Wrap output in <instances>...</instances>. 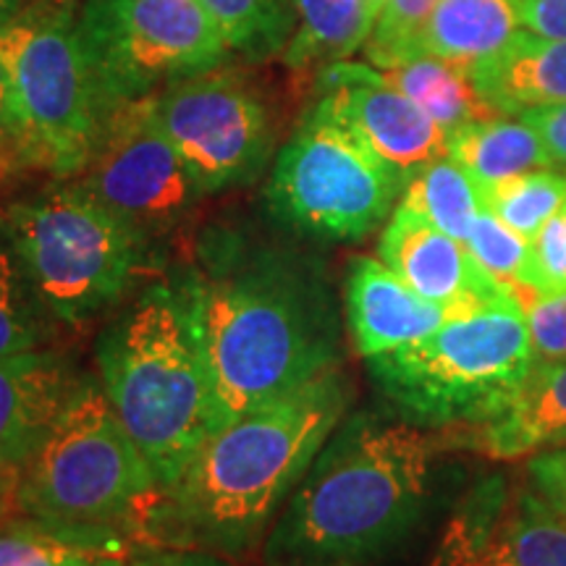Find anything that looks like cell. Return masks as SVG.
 <instances>
[{
    "label": "cell",
    "instance_id": "6da1fadb",
    "mask_svg": "<svg viewBox=\"0 0 566 566\" xmlns=\"http://www.w3.org/2000/svg\"><path fill=\"white\" fill-rule=\"evenodd\" d=\"M181 292L202 338L218 430L338 367L334 296L307 254L221 233Z\"/></svg>",
    "mask_w": 566,
    "mask_h": 566
},
{
    "label": "cell",
    "instance_id": "7a4b0ae2",
    "mask_svg": "<svg viewBox=\"0 0 566 566\" xmlns=\"http://www.w3.org/2000/svg\"><path fill=\"white\" fill-rule=\"evenodd\" d=\"M352 386L342 367L216 430L155 501L150 533L179 546L239 554L286 506L344 422Z\"/></svg>",
    "mask_w": 566,
    "mask_h": 566
},
{
    "label": "cell",
    "instance_id": "3957f363",
    "mask_svg": "<svg viewBox=\"0 0 566 566\" xmlns=\"http://www.w3.org/2000/svg\"><path fill=\"white\" fill-rule=\"evenodd\" d=\"M449 433L354 415L338 424L265 543L271 566L365 562L412 535L433 495V464Z\"/></svg>",
    "mask_w": 566,
    "mask_h": 566
},
{
    "label": "cell",
    "instance_id": "277c9868",
    "mask_svg": "<svg viewBox=\"0 0 566 566\" xmlns=\"http://www.w3.org/2000/svg\"><path fill=\"white\" fill-rule=\"evenodd\" d=\"M101 386L160 488L218 430L202 338L181 286L155 283L126 304L97 344Z\"/></svg>",
    "mask_w": 566,
    "mask_h": 566
},
{
    "label": "cell",
    "instance_id": "5b68a950",
    "mask_svg": "<svg viewBox=\"0 0 566 566\" xmlns=\"http://www.w3.org/2000/svg\"><path fill=\"white\" fill-rule=\"evenodd\" d=\"M535 365L525 302L454 317L422 342L367 357L388 407L424 430H467L493 420Z\"/></svg>",
    "mask_w": 566,
    "mask_h": 566
},
{
    "label": "cell",
    "instance_id": "8992f818",
    "mask_svg": "<svg viewBox=\"0 0 566 566\" xmlns=\"http://www.w3.org/2000/svg\"><path fill=\"white\" fill-rule=\"evenodd\" d=\"M11 66L24 168L84 174L116 105L84 53L66 3H42L0 30Z\"/></svg>",
    "mask_w": 566,
    "mask_h": 566
},
{
    "label": "cell",
    "instance_id": "52a82bcc",
    "mask_svg": "<svg viewBox=\"0 0 566 566\" xmlns=\"http://www.w3.org/2000/svg\"><path fill=\"white\" fill-rule=\"evenodd\" d=\"M6 223L34 292L71 328H84L116 307L139 273L145 237L84 184L13 205Z\"/></svg>",
    "mask_w": 566,
    "mask_h": 566
},
{
    "label": "cell",
    "instance_id": "ba28073f",
    "mask_svg": "<svg viewBox=\"0 0 566 566\" xmlns=\"http://www.w3.org/2000/svg\"><path fill=\"white\" fill-rule=\"evenodd\" d=\"M158 488L150 464L113 412L103 386L84 380L21 472V514L71 525L139 520Z\"/></svg>",
    "mask_w": 566,
    "mask_h": 566
},
{
    "label": "cell",
    "instance_id": "9c48e42d",
    "mask_svg": "<svg viewBox=\"0 0 566 566\" xmlns=\"http://www.w3.org/2000/svg\"><path fill=\"white\" fill-rule=\"evenodd\" d=\"M405 179L325 105L304 116L273 163L271 216L317 242H359L394 212Z\"/></svg>",
    "mask_w": 566,
    "mask_h": 566
},
{
    "label": "cell",
    "instance_id": "30bf717a",
    "mask_svg": "<svg viewBox=\"0 0 566 566\" xmlns=\"http://www.w3.org/2000/svg\"><path fill=\"white\" fill-rule=\"evenodd\" d=\"M76 27L116 108L216 71L231 53L200 0H84Z\"/></svg>",
    "mask_w": 566,
    "mask_h": 566
},
{
    "label": "cell",
    "instance_id": "8fae6325",
    "mask_svg": "<svg viewBox=\"0 0 566 566\" xmlns=\"http://www.w3.org/2000/svg\"><path fill=\"white\" fill-rule=\"evenodd\" d=\"M158 122L200 195L250 184L271 158L260 97L229 71H208L155 95Z\"/></svg>",
    "mask_w": 566,
    "mask_h": 566
},
{
    "label": "cell",
    "instance_id": "7c38bea8",
    "mask_svg": "<svg viewBox=\"0 0 566 566\" xmlns=\"http://www.w3.org/2000/svg\"><path fill=\"white\" fill-rule=\"evenodd\" d=\"M82 184L142 237L174 226L200 197L163 132L155 95L122 103L111 113Z\"/></svg>",
    "mask_w": 566,
    "mask_h": 566
},
{
    "label": "cell",
    "instance_id": "4fadbf2b",
    "mask_svg": "<svg viewBox=\"0 0 566 566\" xmlns=\"http://www.w3.org/2000/svg\"><path fill=\"white\" fill-rule=\"evenodd\" d=\"M433 566H566V516L527 472H488L446 522Z\"/></svg>",
    "mask_w": 566,
    "mask_h": 566
},
{
    "label": "cell",
    "instance_id": "5bb4252c",
    "mask_svg": "<svg viewBox=\"0 0 566 566\" xmlns=\"http://www.w3.org/2000/svg\"><path fill=\"white\" fill-rule=\"evenodd\" d=\"M321 105L344 122L407 181L446 155L449 134L373 63L336 61L323 69Z\"/></svg>",
    "mask_w": 566,
    "mask_h": 566
},
{
    "label": "cell",
    "instance_id": "9a60e30c",
    "mask_svg": "<svg viewBox=\"0 0 566 566\" xmlns=\"http://www.w3.org/2000/svg\"><path fill=\"white\" fill-rule=\"evenodd\" d=\"M378 258L424 300L443 304L457 317L522 302L509 283L493 279L470 247L449 237L415 210L396 205L378 242Z\"/></svg>",
    "mask_w": 566,
    "mask_h": 566
},
{
    "label": "cell",
    "instance_id": "2e32d148",
    "mask_svg": "<svg viewBox=\"0 0 566 566\" xmlns=\"http://www.w3.org/2000/svg\"><path fill=\"white\" fill-rule=\"evenodd\" d=\"M84 380L55 349L0 357V459L24 467Z\"/></svg>",
    "mask_w": 566,
    "mask_h": 566
},
{
    "label": "cell",
    "instance_id": "e0dca14e",
    "mask_svg": "<svg viewBox=\"0 0 566 566\" xmlns=\"http://www.w3.org/2000/svg\"><path fill=\"white\" fill-rule=\"evenodd\" d=\"M346 317L367 359L422 342L457 315L409 289L380 258H359L346 273Z\"/></svg>",
    "mask_w": 566,
    "mask_h": 566
},
{
    "label": "cell",
    "instance_id": "ac0fdd59",
    "mask_svg": "<svg viewBox=\"0 0 566 566\" xmlns=\"http://www.w3.org/2000/svg\"><path fill=\"white\" fill-rule=\"evenodd\" d=\"M451 446L478 451L493 462L530 459L566 443V363L543 365L514 396L504 412L478 428L449 433Z\"/></svg>",
    "mask_w": 566,
    "mask_h": 566
},
{
    "label": "cell",
    "instance_id": "d6986e66",
    "mask_svg": "<svg viewBox=\"0 0 566 566\" xmlns=\"http://www.w3.org/2000/svg\"><path fill=\"white\" fill-rule=\"evenodd\" d=\"M480 97L499 116L566 103V40L516 32L491 59L470 69Z\"/></svg>",
    "mask_w": 566,
    "mask_h": 566
},
{
    "label": "cell",
    "instance_id": "ffe728a7",
    "mask_svg": "<svg viewBox=\"0 0 566 566\" xmlns=\"http://www.w3.org/2000/svg\"><path fill=\"white\" fill-rule=\"evenodd\" d=\"M520 24L516 0H438L412 55H438L472 69L504 51Z\"/></svg>",
    "mask_w": 566,
    "mask_h": 566
},
{
    "label": "cell",
    "instance_id": "44dd1931",
    "mask_svg": "<svg viewBox=\"0 0 566 566\" xmlns=\"http://www.w3.org/2000/svg\"><path fill=\"white\" fill-rule=\"evenodd\" d=\"M446 155L457 160L480 189L514 179V176L556 168L546 142L525 118L509 122L501 116L478 118L449 134Z\"/></svg>",
    "mask_w": 566,
    "mask_h": 566
},
{
    "label": "cell",
    "instance_id": "7402d4cb",
    "mask_svg": "<svg viewBox=\"0 0 566 566\" xmlns=\"http://www.w3.org/2000/svg\"><path fill=\"white\" fill-rule=\"evenodd\" d=\"M396 90L420 105L446 134H454L478 118L499 116L472 84L470 69L438 55L417 53L378 69Z\"/></svg>",
    "mask_w": 566,
    "mask_h": 566
},
{
    "label": "cell",
    "instance_id": "603a6c76",
    "mask_svg": "<svg viewBox=\"0 0 566 566\" xmlns=\"http://www.w3.org/2000/svg\"><path fill=\"white\" fill-rule=\"evenodd\" d=\"M126 554V541L111 525H71L30 514L0 522V566H69Z\"/></svg>",
    "mask_w": 566,
    "mask_h": 566
},
{
    "label": "cell",
    "instance_id": "cb8c5ba5",
    "mask_svg": "<svg viewBox=\"0 0 566 566\" xmlns=\"http://www.w3.org/2000/svg\"><path fill=\"white\" fill-rule=\"evenodd\" d=\"M289 6L296 30L283 53L292 66L344 61L373 34L365 0H289Z\"/></svg>",
    "mask_w": 566,
    "mask_h": 566
},
{
    "label": "cell",
    "instance_id": "d4e9b609",
    "mask_svg": "<svg viewBox=\"0 0 566 566\" xmlns=\"http://www.w3.org/2000/svg\"><path fill=\"white\" fill-rule=\"evenodd\" d=\"M399 205L415 210L449 237L467 242L472 223L485 208V197L478 181L457 160L443 155L407 181Z\"/></svg>",
    "mask_w": 566,
    "mask_h": 566
},
{
    "label": "cell",
    "instance_id": "484cf974",
    "mask_svg": "<svg viewBox=\"0 0 566 566\" xmlns=\"http://www.w3.org/2000/svg\"><path fill=\"white\" fill-rule=\"evenodd\" d=\"M53 321L34 292L9 223L0 221V357L45 349L53 338Z\"/></svg>",
    "mask_w": 566,
    "mask_h": 566
},
{
    "label": "cell",
    "instance_id": "4316f807",
    "mask_svg": "<svg viewBox=\"0 0 566 566\" xmlns=\"http://www.w3.org/2000/svg\"><path fill=\"white\" fill-rule=\"evenodd\" d=\"M218 27L229 51L250 59H268L286 51L294 38V13L289 0H200Z\"/></svg>",
    "mask_w": 566,
    "mask_h": 566
},
{
    "label": "cell",
    "instance_id": "83f0119b",
    "mask_svg": "<svg viewBox=\"0 0 566 566\" xmlns=\"http://www.w3.org/2000/svg\"><path fill=\"white\" fill-rule=\"evenodd\" d=\"M483 197L493 216L533 242L537 231L566 208V174L554 168L530 171L483 189Z\"/></svg>",
    "mask_w": 566,
    "mask_h": 566
},
{
    "label": "cell",
    "instance_id": "f1b7e54d",
    "mask_svg": "<svg viewBox=\"0 0 566 566\" xmlns=\"http://www.w3.org/2000/svg\"><path fill=\"white\" fill-rule=\"evenodd\" d=\"M472 258L485 268L493 279L509 283L516 292H527L533 275V242L483 208L467 237Z\"/></svg>",
    "mask_w": 566,
    "mask_h": 566
},
{
    "label": "cell",
    "instance_id": "f546056e",
    "mask_svg": "<svg viewBox=\"0 0 566 566\" xmlns=\"http://www.w3.org/2000/svg\"><path fill=\"white\" fill-rule=\"evenodd\" d=\"M438 0H388L380 19L375 21L373 34L365 42L367 59L375 69L407 59L415 53L417 38L428 24Z\"/></svg>",
    "mask_w": 566,
    "mask_h": 566
},
{
    "label": "cell",
    "instance_id": "4dcf8cb0",
    "mask_svg": "<svg viewBox=\"0 0 566 566\" xmlns=\"http://www.w3.org/2000/svg\"><path fill=\"white\" fill-rule=\"evenodd\" d=\"M522 302L537 363H566V294H530Z\"/></svg>",
    "mask_w": 566,
    "mask_h": 566
},
{
    "label": "cell",
    "instance_id": "1f68e13d",
    "mask_svg": "<svg viewBox=\"0 0 566 566\" xmlns=\"http://www.w3.org/2000/svg\"><path fill=\"white\" fill-rule=\"evenodd\" d=\"M527 294H566V210L533 239V275Z\"/></svg>",
    "mask_w": 566,
    "mask_h": 566
},
{
    "label": "cell",
    "instance_id": "d6a6232c",
    "mask_svg": "<svg viewBox=\"0 0 566 566\" xmlns=\"http://www.w3.org/2000/svg\"><path fill=\"white\" fill-rule=\"evenodd\" d=\"M17 168H24V158H21L17 105H13L11 66L3 45H0V179Z\"/></svg>",
    "mask_w": 566,
    "mask_h": 566
},
{
    "label": "cell",
    "instance_id": "836d02e7",
    "mask_svg": "<svg viewBox=\"0 0 566 566\" xmlns=\"http://www.w3.org/2000/svg\"><path fill=\"white\" fill-rule=\"evenodd\" d=\"M533 485L566 516V446L537 451L525 464Z\"/></svg>",
    "mask_w": 566,
    "mask_h": 566
},
{
    "label": "cell",
    "instance_id": "e575fe53",
    "mask_svg": "<svg viewBox=\"0 0 566 566\" xmlns=\"http://www.w3.org/2000/svg\"><path fill=\"white\" fill-rule=\"evenodd\" d=\"M522 24L546 40H566V0H516Z\"/></svg>",
    "mask_w": 566,
    "mask_h": 566
},
{
    "label": "cell",
    "instance_id": "d590c367",
    "mask_svg": "<svg viewBox=\"0 0 566 566\" xmlns=\"http://www.w3.org/2000/svg\"><path fill=\"white\" fill-rule=\"evenodd\" d=\"M520 118H525V122L541 134L551 158H554L556 166H562L566 171V103L551 105V108L525 111L520 113Z\"/></svg>",
    "mask_w": 566,
    "mask_h": 566
},
{
    "label": "cell",
    "instance_id": "8d00e7d4",
    "mask_svg": "<svg viewBox=\"0 0 566 566\" xmlns=\"http://www.w3.org/2000/svg\"><path fill=\"white\" fill-rule=\"evenodd\" d=\"M126 566H229L218 556L202 551H153L139 558H132Z\"/></svg>",
    "mask_w": 566,
    "mask_h": 566
},
{
    "label": "cell",
    "instance_id": "74e56055",
    "mask_svg": "<svg viewBox=\"0 0 566 566\" xmlns=\"http://www.w3.org/2000/svg\"><path fill=\"white\" fill-rule=\"evenodd\" d=\"M21 464L0 459V522L13 520V514L21 512Z\"/></svg>",
    "mask_w": 566,
    "mask_h": 566
},
{
    "label": "cell",
    "instance_id": "f35d334b",
    "mask_svg": "<svg viewBox=\"0 0 566 566\" xmlns=\"http://www.w3.org/2000/svg\"><path fill=\"white\" fill-rule=\"evenodd\" d=\"M24 11H27L24 0H0V30H3L6 24H11V21Z\"/></svg>",
    "mask_w": 566,
    "mask_h": 566
},
{
    "label": "cell",
    "instance_id": "ab89813d",
    "mask_svg": "<svg viewBox=\"0 0 566 566\" xmlns=\"http://www.w3.org/2000/svg\"><path fill=\"white\" fill-rule=\"evenodd\" d=\"M129 558L126 556H97V558H84V562H74L69 566H126Z\"/></svg>",
    "mask_w": 566,
    "mask_h": 566
},
{
    "label": "cell",
    "instance_id": "60d3db41",
    "mask_svg": "<svg viewBox=\"0 0 566 566\" xmlns=\"http://www.w3.org/2000/svg\"><path fill=\"white\" fill-rule=\"evenodd\" d=\"M386 3L388 0H365V9H367V17H370V21H373V27H375V21L380 19V13H384V9H386Z\"/></svg>",
    "mask_w": 566,
    "mask_h": 566
},
{
    "label": "cell",
    "instance_id": "b9f144b4",
    "mask_svg": "<svg viewBox=\"0 0 566 566\" xmlns=\"http://www.w3.org/2000/svg\"><path fill=\"white\" fill-rule=\"evenodd\" d=\"M564 210H566V208H564Z\"/></svg>",
    "mask_w": 566,
    "mask_h": 566
},
{
    "label": "cell",
    "instance_id": "7bdbcfd3",
    "mask_svg": "<svg viewBox=\"0 0 566 566\" xmlns=\"http://www.w3.org/2000/svg\"><path fill=\"white\" fill-rule=\"evenodd\" d=\"M564 446H566V443H564Z\"/></svg>",
    "mask_w": 566,
    "mask_h": 566
}]
</instances>
